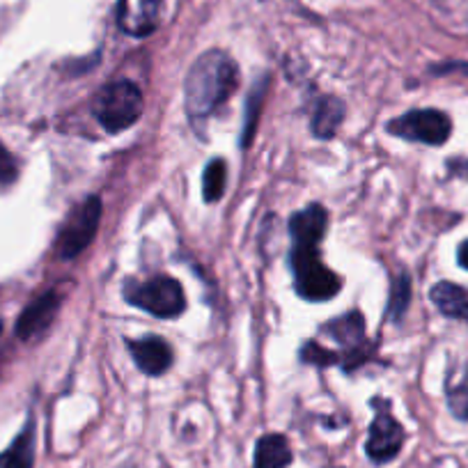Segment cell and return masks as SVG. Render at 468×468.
<instances>
[{
  "label": "cell",
  "instance_id": "9",
  "mask_svg": "<svg viewBox=\"0 0 468 468\" xmlns=\"http://www.w3.org/2000/svg\"><path fill=\"white\" fill-rule=\"evenodd\" d=\"M324 333H328V335H331L337 345H342L346 349V354H345L346 367L363 363L366 322H363L361 313H349V314H345V317L335 319V322L326 324Z\"/></svg>",
  "mask_w": 468,
  "mask_h": 468
},
{
  "label": "cell",
  "instance_id": "18",
  "mask_svg": "<svg viewBox=\"0 0 468 468\" xmlns=\"http://www.w3.org/2000/svg\"><path fill=\"white\" fill-rule=\"evenodd\" d=\"M409 301H411V281H409L407 273H399L393 282V292H390V317L395 322L404 317Z\"/></svg>",
  "mask_w": 468,
  "mask_h": 468
},
{
  "label": "cell",
  "instance_id": "5",
  "mask_svg": "<svg viewBox=\"0 0 468 468\" xmlns=\"http://www.w3.org/2000/svg\"><path fill=\"white\" fill-rule=\"evenodd\" d=\"M99 220H101V200L97 196H90L76 207L67 218L65 228L58 237V255L62 260H74L92 244L97 234Z\"/></svg>",
  "mask_w": 468,
  "mask_h": 468
},
{
  "label": "cell",
  "instance_id": "19",
  "mask_svg": "<svg viewBox=\"0 0 468 468\" xmlns=\"http://www.w3.org/2000/svg\"><path fill=\"white\" fill-rule=\"evenodd\" d=\"M301 358H303L305 363H313V366H335V363H340V356H337V354L322 349V346L314 345V342H308V345L301 349Z\"/></svg>",
  "mask_w": 468,
  "mask_h": 468
},
{
  "label": "cell",
  "instance_id": "2",
  "mask_svg": "<svg viewBox=\"0 0 468 468\" xmlns=\"http://www.w3.org/2000/svg\"><path fill=\"white\" fill-rule=\"evenodd\" d=\"M94 115L106 132L120 133L143 115V94L132 80H112L99 92Z\"/></svg>",
  "mask_w": 468,
  "mask_h": 468
},
{
  "label": "cell",
  "instance_id": "10",
  "mask_svg": "<svg viewBox=\"0 0 468 468\" xmlns=\"http://www.w3.org/2000/svg\"><path fill=\"white\" fill-rule=\"evenodd\" d=\"M58 310H60V296L56 292L42 294L21 313L19 322H16V335L21 340H35V337H39L56 322Z\"/></svg>",
  "mask_w": 468,
  "mask_h": 468
},
{
  "label": "cell",
  "instance_id": "8",
  "mask_svg": "<svg viewBox=\"0 0 468 468\" xmlns=\"http://www.w3.org/2000/svg\"><path fill=\"white\" fill-rule=\"evenodd\" d=\"M117 24L132 37H147L159 26V0H120Z\"/></svg>",
  "mask_w": 468,
  "mask_h": 468
},
{
  "label": "cell",
  "instance_id": "15",
  "mask_svg": "<svg viewBox=\"0 0 468 468\" xmlns=\"http://www.w3.org/2000/svg\"><path fill=\"white\" fill-rule=\"evenodd\" d=\"M345 117V106L340 99L324 97L313 112V133L319 138H333Z\"/></svg>",
  "mask_w": 468,
  "mask_h": 468
},
{
  "label": "cell",
  "instance_id": "3",
  "mask_svg": "<svg viewBox=\"0 0 468 468\" xmlns=\"http://www.w3.org/2000/svg\"><path fill=\"white\" fill-rule=\"evenodd\" d=\"M294 287L303 299L328 301L340 292V278L319 260V246H292Z\"/></svg>",
  "mask_w": 468,
  "mask_h": 468
},
{
  "label": "cell",
  "instance_id": "22",
  "mask_svg": "<svg viewBox=\"0 0 468 468\" xmlns=\"http://www.w3.org/2000/svg\"><path fill=\"white\" fill-rule=\"evenodd\" d=\"M0 333H3V322H0Z\"/></svg>",
  "mask_w": 468,
  "mask_h": 468
},
{
  "label": "cell",
  "instance_id": "20",
  "mask_svg": "<svg viewBox=\"0 0 468 468\" xmlns=\"http://www.w3.org/2000/svg\"><path fill=\"white\" fill-rule=\"evenodd\" d=\"M16 175H19V168H16V161L5 147L0 145V184H10L15 182Z\"/></svg>",
  "mask_w": 468,
  "mask_h": 468
},
{
  "label": "cell",
  "instance_id": "4",
  "mask_svg": "<svg viewBox=\"0 0 468 468\" xmlns=\"http://www.w3.org/2000/svg\"><path fill=\"white\" fill-rule=\"evenodd\" d=\"M127 301L132 305H136V308L147 310V313L161 319L177 317L186 308L184 287L175 278L168 276L152 278V281L141 282V285L129 287Z\"/></svg>",
  "mask_w": 468,
  "mask_h": 468
},
{
  "label": "cell",
  "instance_id": "1",
  "mask_svg": "<svg viewBox=\"0 0 468 468\" xmlns=\"http://www.w3.org/2000/svg\"><path fill=\"white\" fill-rule=\"evenodd\" d=\"M239 85V71L223 51H207L193 62L184 80V106L193 122H202L223 106Z\"/></svg>",
  "mask_w": 468,
  "mask_h": 468
},
{
  "label": "cell",
  "instance_id": "11",
  "mask_svg": "<svg viewBox=\"0 0 468 468\" xmlns=\"http://www.w3.org/2000/svg\"><path fill=\"white\" fill-rule=\"evenodd\" d=\"M129 351H132L136 366L150 377L164 375L173 366V349L168 346V342L156 335L132 340L129 342Z\"/></svg>",
  "mask_w": 468,
  "mask_h": 468
},
{
  "label": "cell",
  "instance_id": "12",
  "mask_svg": "<svg viewBox=\"0 0 468 468\" xmlns=\"http://www.w3.org/2000/svg\"><path fill=\"white\" fill-rule=\"evenodd\" d=\"M326 211L319 205H310L292 216L290 234L292 246H319V241L326 234Z\"/></svg>",
  "mask_w": 468,
  "mask_h": 468
},
{
  "label": "cell",
  "instance_id": "16",
  "mask_svg": "<svg viewBox=\"0 0 468 468\" xmlns=\"http://www.w3.org/2000/svg\"><path fill=\"white\" fill-rule=\"evenodd\" d=\"M35 459V427L30 422L15 443L0 454V468H33Z\"/></svg>",
  "mask_w": 468,
  "mask_h": 468
},
{
  "label": "cell",
  "instance_id": "17",
  "mask_svg": "<svg viewBox=\"0 0 468 468\" xmlns=\"http://www.w3.org/2000/svg\"><path fill=\"white\" fill-rule=\"evenodd\" d=\"M225 179H228V168L220 159L209 161L202 175V196L207 202H218L225 193Z\"/></svg>",
  "mask_w": 468,
  "mask_h": 468
},
{
  "label": "cell",
  "instance_id": "6",
  "mask_svg": "<svg viewBox=\"0 0 468 468\" xmlns=\"http://www.w3.org/2000/svg\"><path fill=\"white\" fill-rule=\"evenodd\" d=\"M388 132L404 141L425 143V145H443L450 138L452 124L445 112L425 108V111H411L407 115L398 117L388 124Z\"/></svg>",
  "mask_w": 468,
  "mask_h": 468
},
{
  "label": "cell",
  "instance_id": "13",
  "mask_svg": "<svg viewBox=\"0 0 468 468\" xmlns=\"http://www.w3.org/2000/svg\"><path fill=\"white\" fill-rule=\"evenodd\" d=\"M431 301L436 308L450 319H462L468 322V294L454 282H436L431 287Z\"/></svg>",
  "mask_w": 468,
  "mask_h": 468
},
{
  "label": "cell",
  "instance_id": "21",
  "mask_svg": "<svg viewBox=\"0 0 468 468\" xmlns=\"http://www.w3.org/2000/svg\"><path fill=\"white\" fill-rule=\"evenodd\" d=\"M457 260H459V264H462V267L468 271V241H463V244L459 246Z\"/></svg>",
  "mask_w": 468,
  "mask_h": 468
},
{
  "label": "cell",
  "instance_id": "7",
  "mask_svg": "<svg viewBox=\"0 0 468 468\" xmlns=\"http://www.w3.org/2000/svg\"><path fill=\"white\" fill-rule=\"evenodd\" d=\"M379 411H377L375 420L370 425V436H367L366 452L372 462L386 463L399 454L404 445V427L390 416L388 404L377 402Z\"/></svg>",
  "mask_w": 468,
  "mask_h": 468
},
{
  "label": "cell",
  "instance_id": "14",
  "mask_svg": "<svg viewBox=\"0 0 468 468\" xmlns=\"http://www.w3.org/2000/svg\"><path fill=\"white\" fill-rule=\"evenodd\" d=\"M292 462V450L285 436L267 434L255 445V468H287Z\"/></svg>",
  "mask_w": 468,
  "mask_h": 468
}]
</instances>
